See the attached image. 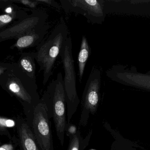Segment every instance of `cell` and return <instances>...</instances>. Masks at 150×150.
Here are the masks:
<instances>
[{"mask_svg":"<svg viewBox=\"0 0 150 150\" xmlns=\"http://www.w3.org/2000/svg\"><path fill=\"white\" fill-rule=\"evenodd\" d=\"M1 127H13L15 125V122L13 120L1 118Z\"/></svg>","mask_w":150,"mask_h":150,"instance_id":"ac0fdd59","label":"cell"},{"mask_svg":"<svg viewBox=\"0 0 150 150\" xmlns=\"http://www.w3.org/2000/svg\"><path fill=\"white\" fill-rule=\"evenodd\" d=\"M112 80L125 86L150 92V74L125 69L123 67H114L107 72Z\"/></svg>","mask_w":150,"mask_h":150,"instance_id":"9c48e42d","label":"cell"},{"mask_svg":"<svg viewBox=\"0 0 150 150\" xmlns=\"http://www.w3.org/2000/svg\"><path fill=\"white\" fill-rule=\"evenodd\" d=\"M59 56L62 59L64 71L63 82L66 103L67 125H68L71 124V120L80 102L76 89V73L71 37L69 36L66 41Z\"/></svg>","mask_w":150,"mask_h":150,"instance_id":"277c9868","label":"cell"},{"mask_svg":"<svg viewBox=\"0 0 150 150\" xmlns=\"http://www.w3.org/2000/svg\"><path fill=\"white\" fill-rule=\"evenodd\" d=\"M16 121L21 150H40L33 131L26 119L18 117Z\"/></svg>","mask_w":150,"mask_h":150,"instance_id":"30bf717a","label":"cell"},{"mask_svg":"<svg viewBox=\"0 0 150 150\" xmlns=\"http://www.w3.org/2000/svg\"><path fill=\"white\" fill-rule=\"evenodd\" d=\"M31 129L40 150H54L50 118L47 107L40 101L34 111Z\"/></svg>","mask_w":150,"mask_h":150,"instance_id":"52a82bcc","label":"cell"},{"mask_svg":"<svg viewBox=\"0 0 150 150\" xmlns=\"http://www.w3.org/2000/svg\"><path fill=\"white\" fill-rule=\"evenodd\" d=\"M14 17L7 14H2L0 16V28L1 30H3V28L7 26L8 24L15 21Z\"/></svg>","mask_w":150,"mask_h":150,"instance_id":"9a60e30c","label":"cell"},{"mask_svg":"<svg viewBox=\"0 0 150 150\" xmlns=\"http://www.w3.org/2000/svg\"><path fill=\"white\" fill-rule=\"evenodd\" d=\"M136 150V149H133L132 148V149H130V150Z\"/></svg>","mask_w":150,"mask_h":150,"instance_id":"7402d4cb","label":"cell"},{"mask_svg":"<svg viewBox=\"0 0 150 150\" xmlns=\"http://www.w3.org/2000/svg\"><path fill=\"white\" fill-rule=\"evenodd\" d=\"M62 9L66 13L80 15L92 23H100L104 14L102 0H60Z\"/></svg>","mask_w":150,"mask_h":150,"instance_id":"ba28073f","label":"cell"},{"mask_svg":"<svg viewBox=\"0 0 150 150\" xmlns=\"http://www.w3.org/2000/svg\"><path fill=\"white\" fill-rule=\"evenodd\" d=\"M48 18L47 13L43 10L33 9L30 14L14 22L11 26L1 30L0 42L17 39L34 30L44 26Z\"/></svg>","mask_w":150,"mask_h":150,"instance_id":"5b68a950","label":"cell"},{"mask_svg":"<svg viewBox=\"0 0 150 150\" xmlns=\"http://www.w3.org/2000/svg\"><path fill=\"white\" fill-rule=\"evenodd\" d=\"M64 78L61 72L57 74L47 86L41 98L47 107L50 118L55 124L56 134L61 145L64 143L67 120V107L64 86Z\"/></svg>","mask_w":150,"mask_h":150,"instance_id":"3957f363","label":"cell"},{"mask_svg":"<svg viewBox=\"0 0 150 150\" xmlns=\"http://www.w3.org/2000/svg\"><path fill=\"white\" fill-rule=\"evenodd\" d=\"M101 72L93 67L87 81L81 101V112L79 125L86 126L90 115L96 112L100 101Z\"/></svg>","mask_w":150,"mask_h":150,"instance_id":"8992f818","label":"cell"},{"mask_svg":"<svg viewBox=\"0 0 150 150\" xmlns=\"http://www.w3.org/2000/svg\"><path fill=\"white\" fill-rule=\"evenodd\" d=\"M13 143L6 144L1 146L0 150H16V147L13 145Z\"/></svg>","mask_w":150,"mask_h":150,"instance_id":"d6986e66","label":"cell"},{"mask_svg":"<svg viewBox=\"0 0 150 150\" xmlns=\"http://www.w3.org/2000/svg\"><path fill=\"white\" fill-rule=\"evenodd\" d=\"M69 31L63 17L48 36L36 48L35 59L43 72V84L45 85L52 75L57 58L67 40Z\"/></svg>","mask_w":150,"mask_h":150,"instance_id":"7a4b0ae2","label":"cell"},{"mask_svg":"<svg viewBox=\"0 0 150 150\" xmlns=\"http://www.w3.org/2000/svg\"><path fill=\"white\" fill-rule=\"evenodd\" d=\"M37 1L41 4H42V3L45 4L46 5H48V6L54 8L58 12H60L61 8H62L61 5H59L54 0H37Z\"/></svg>","mask_w":150,"mask_h":150,"instance_id":"e0dca14e","label":"cell"},{"mask_svg":"<svg viewBox=\"0 0 150 150\" xmlns=\"http://www.w3.org/2000/svg\"><path fill=\"white\" fill-rule=\"evenodd\" d=\"M130 2L133 4H139V3L142 4V3L150 2V1H149V0H146V1H145V0H143V1H141V0H139V1H130Z\"/></svg>","mask_w":150,"mask_h":150,"instance_id":"ffe728a7","label":"cell"},{"mask_svg":"<svg viewBox=\"0 0 150 150\" xmlns=\"http://www.w3.org/2000/svg\"><path fill=\"white\" fill-rule=\"evenodd\" d=\"M147 74H150V71H149L147 73Z\"/></svg>","mask_w":150,"mask_h":150,"instance_id":"44dd1931","label":"cell"},{"mask_svg":"<svg viewBox=\"0 0 150 150\" xmlns=\"http://www.w3.org/2000/svg\"><path fill=\"white\" fill-rule=\"evenodd\" d=\"M90 53V49L87 39L85 36H82L78 59L79 80L80 83H81L82 81L86 64Z\"/></svg>","mask_w":150,"mask_h":150,"instance_id":"4fadbf2b","label":"cell"},{"mask_svg":"<svg viewBox=\"0 0 150 150\" xmlns=\"http://www.w3.org/2000/svg\"><path fill=\"white\" fill-rule=\"evenodd\" d=\"M50 27V25L47 23L43 27L20 38L10 47V49L13 50L16 48L19 50H22L27 48L37 47L43 41Z\"/></svg>","mask_w":150,"mask_h":150,"instance_id":"8fae6325","label":"cell"},{"mask_svg":"<svg viewBox=\"0 0 150 150\" xmlns=\"http://www.w3.org/2000/svg\"><path fill=\"white\" fill-rule=\"evenodd\" d=\"M92 131L89 132L85 139H83L80 131L77 130L75 134L68 135L69 144L67 150H84L88 144Z\"/></svg>","mask_w":150,"mask_h":150,"instance_id":"5bb4252c","label":"cell"},{"mask_svg":"<svg viewBox=\"0 0 150 150\" xmlns=\"http://www.w3.org/2000/svg\"><path fill=\"white\" fill-rule=\"evenodd\" d=\"M35 57V52H22L17 63L28 76L36 80Z\"/></svg>","mask_w":150,"mask_h":150,"instance_id":"7c38bea8","label":"cell"},{"mask_svg":"<svg viewBox=\"0 0 150 150\" xmlns=\"http://www.w3.org/2000/svg\"><path fill=\"white\" fill-rule=\"evenodd\" d=\"M0 85L23 107L26 120L31 128L35 108L41 101L36 80L28 75L18 63L0 64Z\"/></svg>","mask_w":150,"mask_h":150,"instance_id":"6da1fadb","label":"cell"},{"mask_svg":"<svg viewBox=\"0 0 150 150\" xmlns=\"http://www.w3.org/2000/svg\"><path fill=\"white\" fill-rule=\"evenodd\" d=\"M12 2L14 3H19L21 4L24 6H27L30 8H33L35 9L41 3L37 1H30V0H13Z\"/></svg>","mask_w":150,"mask_h":150,"instance_id":"2e32d148","label":"cell"}]
</instances>
